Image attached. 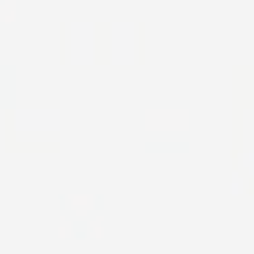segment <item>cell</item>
I'll use <instances>...</instances> for the list:
<instances>
[{
	"label": "cell",
	"instance_id": "6da1fadb",
	"mask_svg": "<svg viewBox=\"0 0 254 254\" xmlns=\"http://www.w3.org/2000/svg\"><path fill=\"white\" fill-rule=\"evenodd\" d=\"M186 110H148L145 112V131H186Z\"/></svg>",
	"mask_w": 254,
	"mask_h": 254
},
{
	"label": "cell",
	"instance_id": "7a4b0ae2",
	"mask_svg": "<svg viewBox=\"0 0 254 254\" xmlns=\"http://www.w3.org/2000/svg\"><path fill=\"white\" fill-rule=\"evenodd\" d=\"M66 208L74 216H88L96 208V197L93 194H68L66 197Z\"/></svg>",
	"mask_w": 254,
	"mask_h": 254
},
{
	"label": "cell",
	"instance_id": "3957f363",
	"mask_svg": "<svg viewBox=\"0 0 254 254\" xmlns=\"http://www.w3.org/2000/svg\"><path fill=\"white\" fill-rule=\"evenodd\" d=\"M14 19H17V3H14V0H6V3L0 6V22L11 25Z\"/></svg>",
	"mask_w": 254,
	"mask_h": 254
},
{
	"label": "cell",
	"instance_id": "277c9868",
	"mask_svg": "<svg viewBox=\"0 0 254 254\" xmlns=\"http://www.w3.org/2000/svg\"><path fill=\"white\" fill-rule=\"evenodd\" d=\"M88 238H96V241H101L104 238V216H96V219H90L88 224Z\"/></svg>",
	"mask_w": 254,
	"mask_h": 254
},
{
	"label": "cell",
	"instance_id": "5b68a950",
	"mask_svg": "<svg viewBox=\"0 0 254 254\" xmlns=\"http://www.w3.org/2000/svg\"><path fill=\"white\" fill-rule=\"evenodd\" d=\"M71 235H74V227H71V221H68V216H61V227H58V238H61V241H68Z\"/></svg>",
	"mask_w": 254,
	"mask_h": 254
}]
</instances>
